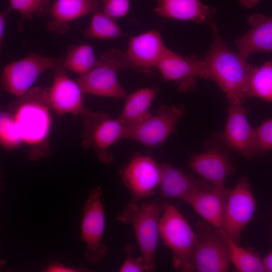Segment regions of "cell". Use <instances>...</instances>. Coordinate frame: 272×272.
Wrapping results in <instances>:
<instances>
[{
  "mask_svg": "<svg viewBox=\"0 0 272 272\" xmlns=\"http://www.w3.org/2000/svg\"><path fill=\"white\" fill-rule=\"evenodd\" d=\"M126 258L120 267V272H142L146 271L145 260L141 255L137 257L133 255L135 248L132 244L126 246Z\"/></svg>",
  "mask_w": 272,
  "mask_h": 272,
  "instance_id": "30",
  "label": "cell"
},
{
  "mask_svg": "<svg viewBox=\"0 0 272 272\" xmlns=\"http://www.w3.org/2000/svg\"><path fill=\"white\" fill-rule=\"evenodd\" d=\"M123 52L113 49L103 53L95 66L75 80L83 93L102 97L124 98L125 90L119 83L117 71L123 70Z\"/></svg>",
  "mask_w": 272,
  "mask_h": 272,
  "instance_id": "6",
  "label": "cell"
},
{
  "mask_svg": "<svg viewBox=\"0 0 272 272\" xmlns=\"http://www.w3.org/2000/svg\"><path fill=\"white\" fill-rule=\"evenodd\" d=\"M101 4L102 0H55L49 10L47 29L64 34L69 31L71 22L99 11Z\"/></svg>",
  "mask_w": 272,
  "mask_h": 272,
  "instance_id": "19",
  "label": "cell"
},
{
  "mask_svg": "<svg viewBox=\"0 0 272 272\" xmlns=\"http://www.w3.org/2000/svg\"><path fill=\"white\" fill-rule=\"evenodd\" d=\"M248 112L243 102L228 100L227 119L220 139L226 147L251 160L256 156L254 127L247 119Z\"/></svg>",
  "mask_w": 272,
  "mask_h": 272,
  "instance_id": "12",
  "label": "cell"
},
{
  "mask_svg": "<svg viewBox=\"0 0 272 272\" xmlns=\"http://www.w3.org/2000/svg\"><path fill=\"white\" fill-rule=\"evenodd\" d=\"M230 189L225 185L190 192L181 200L189 205L207 223L222 229L225 206Z\"/></svg>",
  "mask_w": 272,
  "mask_h": 272,
  "instance_id": "18",
  "label": "cell"
},
{
  "mask_svg": "<svg viewBox=\"0 0 272 272\" xmlns=\"http://www.w3.org/2000/svg\"><path fill=\"white\" fill-rule=\"evenodd\" d=\"M195 232L196 240L191 257L192 271H228L231 262L223 234L207 222H198Z\"/></svg>",
  "mask_w": 272,
  "mask_h": 272,
  "instance_id": "7",
  "label": "cell"
},
{
  "mask_svg": "<svg viewBox=\"0 0 272 272\" xmlns=\"http://www.w3.org/2000/svg\"><path fill=\"white\" fill-rule=\"evenodd\" d=\"M161 178L159 183L163 197L181 199L186 194L200 190H207L213 186L201 178L187 174L168 164L160 165Z\"/></svg>",
  "mask_w": 272,
  "mask_h": 272,
  "instance_id": "22",
  "label": "cell"
},
{
  "mask_svg": "<svg viewBox=\"0 0 272 272\" xmlns=\"http://www.w3.org/2000/svg\"><path fill=\"white\" fill-rule=\"evenodd\" d=\"M97 59L91 45L79 44L73 47L63 58L62 67L80 76L92 70Z\"/></svg>",
  "mask_w": 272,
  "mask_h": 272,
  "instance_id": "26",
  "label": "cell"
},
{
  "mask_svg": "<svg viewBox=\"0 0 272 272\" xmlns=\"http://www.w3.org/2000/svg\"><path fill=\"white\" fill-rule=\"evenodd\" d=\"M89 39H111L123 35L115 19L102 11L94 13L89 27L84 31Z\"/></svg>",
  "mask_w": 272,
  "mask_h": 272,
  "instance_id": "27",
  "label": "cell"
},
{
  "mask_svg": "<svg viewBox=\"0 0 272 272\" xmlns=\"http://www.w3.org/2000/svg\"><path fill=\"white\" fill-rule=\"evenodd\" d=\"M130 0H102V11L116 19L126 15L129 9Z\"/></svg>",
  "mask_w": 272,
  "mask_h": 272,
  "instance_id": "31",
  "label": "cell"
},
{
  "mask_svg": "<svg viewBox=\"0 0 272 272\" xmlns=\"http://www.w3.org/2000/svg\"><path fill=\"white\" fill-rule=\"evenodd\" d=\"M8 12H4L0 14V45H2L3 42L4 34L6 28V18Z\"/></svg>",
  "mask_w": 272,
  "mask_h": 272,
  "instance_id": "34",
  "label": "cell"
},
{
  "mask_svg": "<svg viewBox=\"0 0 272 272\" xmlns=\"http://www.w3.org/2000/svg\"><path fill=\"white\" fill-rule=\"evenodd\" d=\"M188 167L213 186L225 185L226 178L235 172L231 158L225 149L218 146H212L203 153L192 156Z\"/></svg>",
  "mask_w": 272,
  "mask_h": 272,
  "instance_id": "17",
  "label": "cell"
},
{
  "mask_svg": "<svg viewBox=\"0 0 272 272\" xmlns=\"http://www.w3.org/2000/svg\"><path fill=\"white\" fill-rule=\"evenodd\" d=\"M161 206L159 235L172 252V266L178 271H192L191 257L196 243V232L175 206L168 202Z\"/></svg>",
  "mask_w": 272,
  "mask_h": 272,
  "instance_id": "3",
  "label": "cell"
},
{
  "mask_svg": "<svg viewBox=\"0 0 272 272\" xmlns=\"http://www.w3.org/2000/svg\"><path fill=\"white\" fill-rule=\"evenodd\" d=\"M53 71V82L50 87L46 88L50 108L60 115H82L88 109L84 105V93L80 86L76 80L68 77L63 67H58Z\"/></svg>",
  "mask_w": 272,
  "mask_h": 272,
  "instance_id": "16",
  "label": "cell"
},
{
  "mask_svg": "<svg viewBox=\"0 0 272 272\" xmlns=\"http://www.w3.org/2000/svg\"><path fill=\"white\" fill-rule=\"evenodd\" d=\"M83 121L81 146L93 150L99 161L110 164L114 157L109 148L121 139H124L126 128L117 119L106 112L89 110L81 115Z\"/></svg>",
  "mask_w": 272,
  "mask_h": 272,
  "instance_id": "5",
  "label": "cell"
},
{
  "mask_svg": "<svg viewBox=\"0 0 272 272\" xmlns=\"http://www.w3.org/2000/svg\"><path fill=\"white\" fill-rule=\"evenodd\" d=\"M80 271H88V269L84 268H73L66 266L61 263L55 262L50 265L45 269V271L49 272H74Z\"/></svg>",
  "mask_w": 272,
  "mask_h": 272,
  "instance_id": "33",
  "label": "cell"
},
{
  "mask_svg": "<svg viewBox=\"0 0 272 272\" xmlns=\"http://www.w3.org/2000/svg\"><path fill=\"white\" fill-rule=\"evenodd\" d=\"M157 69L164 80L173 81L180 92H187L195 88L197 77L203 78L204 60L195 55L180 56L167 47Z\"/></svg>",
  "mask_w": 272,
  "mask_h": 272,
  "instance_id": "14",
  "label": "cell"
},
{
  "mask_svg": "<svg viewBox=\"0 0 272 272\" xmlns=\"http://www.w3.org/2000/svg\"><path fill=\"white\" fill-rule=\"evenodd\" d=\"M163 211L155 202H129L118 214L116 220L132 227L146 264V272L155 270V253L159 238V222Z\"/></svg>",
  "mask_w": 272,
  "mask_h": 272,
  "instance_id": "4",
  "label": "cell"
},
{
  "mask_svg": "<svg viewBox=\"0 0 272 272\" xmlns=\"http://www.w3.org/2000/svg\"><path fill=\"white\" fill-rule=\"evenodd\" d=\"M167 47L159 32L149 31L130 38L124 53L126 69L150 74L158 64Z\"/></svg>",
  "mask_w": 272,
  "mask_h": 272,
  "instance_id": "15",
  "label": "cell"
},
{
  "mask_svg": "<svg viewBox=\"0 0 272 272\" xmlns=\"http://www.w3.org/2000/svg\"><path fill=\"white\" fill-rule=\"evenodd\" d=\"M103 190L100 186L92 189L83 207L82 239L86 244L85 257L89 263L96 265L104 258L108 247L102 242L105 228V212L101 202Z\"/></svg>",
  "mask_w": 272,
  "mask_h": 272,
  "instance_id": "10",
  "label": "cell"
},
{
  "mask_svg": "<svg viewBox=\"0 0 272 272\" xmlns=\"http://www.w3.org/2000/svg\"><path fill=\"white\" fill-rule=\"evenodd\" d=\"M157 93L156 88H145L128 95L117 119L126 128L143 122L152 115L149 109Z\"/></svg>",
  "mask_w": 272,
  "mask_h": 272,
  "instance_id": "23",
  "label": "cell"
},
{
  "mask_svg": "<svg viewBox=\"0 0 272 272\" xmlns=\"http://www.w3.org/2000/svg\"><path fill=\"white\" fill-rule=\"evenodd\" d=\"M213 41L205 58L203 78L215 82L226 94L228 100L244 102L249 98L247 85L254 66L238 51L229 49L215 22L210 26Z\"/></svg>",
  "mask_w": 272,
  "mask_h": 272,
  "instance_id": "2",
  "label": "cell"
},
{
  "mask_svg": "<svg viewBox=\"0 0 272 272\" xmlns=\"http://www.w3.org/2000/svg\"><path fill=\"white\" fill-rule=\"evenodd\" d=\"M155 12L164 19L193 21L209 26L213 23L216 10L200 0H158Z\"/></svg>",
  "mask_w": 272,
  "mask_h": 272,
  "instance_id": "21",
  "label": "cell"
},
{
  "mask_svg": "<svg viewBox=\"0 0 272 272\" xmlns=\"http://www.w3.org/2000/svg\"><path fill=\"white\" fill-rule=\"evenodd\" d=\"M63 58L31 53L12 62L3 70V88L10 94L21 96L31 88L37 79L44 72L62 67Z\"/></svg>",
  "mask_w": 272,
  "mask_h": 272,
  "instance_id": "9",
  "label": "cell"
},
{
  "mask_svg": "<svg viewBox=\"0 0 272 272\" xmlns=\"http://www.w3.org/2000/svg\"><path fill=\"white\" fill-rule=\"evenodd\" d=\"M47 1L48 0H41L42 5H41V9H42V8L44 7L43 6L44 5V6L46 5Z\"/></svg>",
  "mask_w": 272,
  "mask_h": 272,
  "instance_id": "37",
  "label": "cell"
},
{
  "mask_svg": "<svg viewBox=\"0 0 272 272\" xmlns=\"http://www.w3.org/2000/svg\"><path fill=\"white\" fill-rule=\"evenodd\" d=\"M122 181L130 192L131 202L150 196L159 185L160 165L150 156L137 154L121 171Z\"/></svg>",
  "mask_w": 272,
  "mask_h": 272,
  "instance_id": "13",
  "label": "cell"
},
{
  "mask_svg": "<svg viewBox=\"0 0 272 272\" xmlns=\"http://www.w3.org/2000/svg\"><path fill=\"white\" fill-rule=\"evenodd\" d=\"M228 245L230 261L239 272H264L262 259L258 252L244 248L220 231Z\"/></svg>",
  "mask_w": 272,
  "mask_h": 272,
  "instance_id": "24",
  "label": "cell"
},
{
  "mask_svg": "<svg viewBox=\"0 0 272 272\" xmlns=\"http://www.w3.org/2000/svg\"><path fill=\"white\" fill-rule=\"evenodd\" d=\"M249 98L257 97L272 102V61L260 66H253L247 85Z\"/></svg>",
  "mask_w": 272,
  "mask_h": 272,
  "instance_id": "25",
  "label": "cell"
},
{
  "mask_svg": "<svg viewBox=\"0 0 272 272\" xmlns=\"http://www.w3.org/2000/svg\"><path fill=\"white\" fill-rule=\"evenodd\" d=\"M12 9L17 11L20 14L27 18L32 17V14L40 10L41 0H10Z\"/></svg>",
  "mask_w": 272,
  "mask_h": 272,
  "instance_id": "32",
  "label": "cell"
},
{
  "mask_svg": "<svg viewBox=\"0 0 272 272\" xmlns=\"http://www.w3.org/2000/svg\"><path fill=\"white\" fill-rule=\"evenodd\" d=\"M0 142L2 148L7 150H14L23 143L16 122L9 111L1 112Z\"/></svg>",
  "mask_w": 272,
  "mask_h": 272,
  "instance_id": "28",
  "label": "cell"
},
{
  "mask_svg": "<svg viewBox=\"0 0 272 272\" xmlns=\"http://www.w3.org/2000/svg\"><path fill=\"white\" fill-rule=\"evenodd\" d=\"M260 0H238L239 2L243 6L247 8L254 7L259 3Z\"/></svg>",
  "mask_w": 272,
  "mask_h": 272,
  "instance_id": "36",
  "label": "cell"
},
{
  "mask_svg": "<svg viewBox=\"0 0 272 272\" xmlns=\"http://www.w3.org/2000/svg\"><path fill=\"white\" fill-rule=\"evenodd\" d=\"M256 156L265 155L272 149V118L254 127Z\"/></svg>",
  "mask_w": 272,
  "mask_h": 272,
  "instance_id": "29",
  "label": "cell"
},
{
  "mask_svg": "<svg viewBox=\"0 0 272 272\" xmlns=\"http://www.w3.org/2000/svg\"><path fill=\"white\" fill-rule=\"evenodd\" d=\"M247 22L250 30L234 43L241 55L247 58L257 52L272 53V16L260 13L251 14Z\"/></svg>",
  "mask_w": 272,
  "mask_h": 272,
  "instance_id": "20",
  "label": "cell"
},
{
  "mask_svg": "<svg viewBox=\"0 0 272 272\" xmlns=\"http://www.w3.org/2000/svg\"><path fill=\"white\" fill-rule=\"evenodd\" d=\"M51 109L46 88L39 87L31 88L18 97L9 108L23 143L29 147L28 157L32 161H39L50 155Z\"/></svg>",
  "mask_w": 272,
  "mask_h": 272,
  "instance_id": "1",
  "label": "cell"
},
{
  "mask_svg": "<svg viewBox=\"0 0 272 272\" xmlns=\"http://www.w3.org/2000/svg\"><path fill=\"white\" fill-rule=\"evenodd\" d=\"M265 271L272 272V250L262 259Z\"/></svg>",
  "mask_w": 272,
  "mask_h": 272,
  "instance_id": "35",
  "label": "cell"
},
{
  "mask_svg": "<svg viewBox=\"0 0 272 272\" xmlns=\"http://www.w3.org/2000/svg\"><path fill=\"white\" fill-rule=\"evenodd\" d=\"M255 203L247 178L241 177L230 190L225 208L222 229L219 231L239 244L242 231L254 216Z\"/></svg>",
  "mask_w": 272,
  "mask_h": 272,
  "instance_id": "11",
  "label": "cell"
},
{
  "mask_svg": "<svg viewBox=\"0 0 272 272\" xmlns=\"http://www.w3.org/2000/svg\"><path fill=\"white\" fill-rule=\"evenodd\" d=\"M185 112L181 104L162 105L155 115L135 126L125 127L124 139L135 141L150 148H158L176 131Z\"/></svg>",
  "mask_w": 272,
  "mask_h": 272,
  "instance_id": "8",
  "label": "cell"
}]
</instances>
